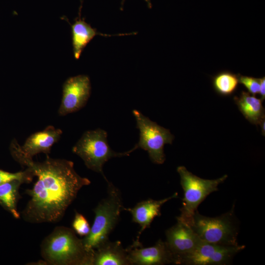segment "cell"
Segmentation results:
<instances>
[{"label":"cell","instance_id":"cell-1","mask_svg":"<svg viewBox=\"0 0 265 265\" xmlns=\"http://www.w3.org/2000/svg\"><path fill=\"white\" fill-rule=\"evenodd\" d=\"M10 149L15 160L37 177L33 187L26 191L30 197L22 212L26 221L40 223L59 221L80 190L91 183L76 172L70 160L47 157L43 161H34L22 152L16 141H13Z\"/></svg>","mask_w":265,"mask_h":265},{"label":"cell","instance_id":"cell-14","mask_svg":"<svg viewBox=\"0 0 265 265\" xmlns=\"http://www.w3.org/2000/svg\"><path fill=\"white\" fill-rule=\"evenodd\" d=\"M92 265H131L120 241L105 242L93 251Z\"/></svg>","mask_w":265,"mask_h":265},{"label":"cell","instance_id":"cell-10","mask_svg":"<svg viewBox=\"0 0 265 265\" xmlns=\"http://www.w3.org/2000/svg\"><path fill=\"white\" fill-rule=\"evenodd\" d=\"M177 223L165 232V243L173 255L175 265L180 258L193 251L202 241L188 224L177 219Z\"/></svg>","mask_w":265,"mask_h":265},{"label":"cell","instance_id":"cell-18","mask_svg":"<svg viewBox=\"0 0 265 265\" xmlns=\"http://www.w3.org/2000/svg\"><path fill=\"white\" fill-rule=\"evenodd\" d=\"M239 82V74L229 71L219 72L212 78V84L215 92L221 96H229L237 90Z\"/></svg>","mask_w":265,"mask_h":265},{"label":"cell","instance_id":"cell-19","mask_svg":"<svg viewBox=\"0 0 265 265\" xmlns=\"http://www.w3.org/2000/svg\"><path fill=\"white\" fill-rule=\"evenodd\" d=\"M33 175L27 170L16 173H10L0 170V185L14 180H19L23 183L31 181Z\"/></svg>","mask_w":265,"mask_h":265},{"label":"cell","instance_id":"cell-13","mask_svg":"<svg viewBox=\"0 0 265 265\" xmlns=\"http://www.w3.org/2000/svg\"><path fill=\"white\" fill-rule=\"evenodd\" d=\"M62 131L50 126L43 131L30 135L24 145L20 146L22 152L27 157H32L41 153H49L52 146L60 138Z\"/></svg>","mask_w":265,"mask_h":265},{"label":"cell","instance_id":"cell-17","mask_svg":"<svg viewBox=\"0 0 265 265\" xmlns=\"http://www.w3.org/2000/svg\"><path fill=\"white\" fill-rule=\"evenodd\" d=\"M23 183L21 181L14 180L0 185V205L17 219L20 217L17 204L19 189Z\"/></svg>","mask_w":265,"mask_h":265},{"label":"cell","instance_id":"cell-2","mask_svg":"<svg viewBox=\"0 0 265 265\" xmlns=\"http://www.w3.org/2000/svg\"><path fill=\"white\" fill-rule=\"evenodd\" d=\"M41 254L45 262L55 265H92L93 252L85 249L75 231L57 227L43 241Z\"/></svg>","mask_w":265,"mask_h":265},{"label":"cell","instance_id":"cell-4","mask_svg":"<svg viewBox=\"0 0 265 265\" xmlns=\"http://www.w3.org/2000/svg\"><path fill=\"white\" fill-rule=\"evenodd\" d=\"M136 149L134 147L125 152H114L108 144L107 132L97 129L84 132L72 151L83 160L88 169L101 174L107 182L103 170L104 164L111 158L129 156Z\"/></svg>","mask_w":265,"mask_h":265},{"label":"cell","instance_id":"cell-16","mask_svg":"<svg viewBox=\"0 0 265 265\" xmlns=\"http://www.w3.org/2000/svg\"><path fill=\"white\" fill-rule=\"evenodd\" d=\"M71 27L73 53L74 57L77 59L80 58L83 50L86 45L97 35L112 36L132 34V33H127L113 35L99 33L96 29L93 28L87 23L84 21V19H81L80 17L71 25Z\"/></svg>","mask_w":265,"mask_h":265},{"label":"cell","instance_id":"cell-20","mask_svg":"<svg viewBox=\"0 0 265 265\" xmlns=\"http://www.w3.org/2000/svg\"><path fill=\"white\" fill-rule=\"evenodd\" d=\"M73 230L79 236L86 237L91 229L86 218L81 213L76 212L72 223Z\"/></svg>","mask_w":265,"mask_h":265},{"label":"cell","instance_id":"cell-23","mask_svg":"<svg viewBox=\"0 0 265 265\" xmlns=\"http://www.w3.org/2000/svg\"><path fill=\"white\" fill-rule=\"evenodd\" d=\"M259 125H260V126L261 127V130H262V134L264 136H265V118L263 119L261 121V122H260Z\"/></svg>","mask_w":265,"mask_h":265},{"label":"cell","instance_id":"cell-11","mask_svg":"<svg viewBox=\"0 0 265 265\" xmlns=\"http://www.w3.org/2000/svg\"><path fill=\"white\" fill-rule=\"evenodd\" d=\"M131 265L175 264V258L165 241L159 239L154 245L143 247L132 243L126 248Z\"/></svg>","mask_w":265,"mask_h":265},{"label":"cell","instance_id":"cell-7","mask_svg":"<svg viewBox=\"0 0 265 265\" xmlns=\"http://www.w3.org/2000/svg\"><path fill=\"white\" fill-rule=\"evenodd\" d=\"M136 121L137 128L140 131L138 142L134 146L148 152L151 161L155 163L162 164L165 160L164 146L171 144L174 136L169 130L165 129L136 110H133Z\"/></svg>","mask_w":265,"mask_h":265},{"label":"cell","instance_id":"cell-8","mask_svg":"<svg viewBox=\"0 0 265 265\" xmlns=\"http://www.w3.org/2000/svg\"><path fill=\"white\" fill-rule=\"evenodd\" d=\"M244 248V245H222L202 241L193 251L181 257L178 265H227Z\"/></svg>","mask_w":265,"mask_h":265},{"label":"cell","instance_id":"cell-3","mask_svg":"<svg viewBox=\"0 0 265 265\" xmlns=\"http://www.w3.org/2000/svg\"><path fill=\"white\" fill-rule=\"evenodd\" d=\"M107 195L94 209V220L89 234L82 239L87 251L93 252L109 240V237L117 225L121 212L124 211L121 192L107 181Z\"/></svg>","mask_w":265,"mask_h":265},{"label":"cell","instance_id":"cell-15","mask_svg":"<svg viewBox=\"0 0 265 265\" xmlns=\"http://www.w3.org/2000/svg\"><path fill=\"white\" fill-rule=\"evenodd\" d=\"M234 100L239 110L251 124L257 126L265 118L263 101L261 98L242 91L238 96L234 97Z\"/></svg>","mask_w":265,"mask_h":265},{"label":"cell","instance_id":"cell-21","mask_svg":"<svg viewBox=\"0 0 265 265\" xmlns=\"http://www.w3.org/2000/svg\"><path fill=\"white\" fill-rule=\"evenodd\" d=\"M239 82L242 84L251 94L255 96L260 93V80L252 77L239 74Z\"/></svg>","mask_w":265,"mask_h":265},{"label":"cell","instance_id":"cell-12","mask_svg":"<svg viewBox=\"0 0 265 265\" xmlns=\"http://www.w3.org/2000/svg\"><path fill=\"white\" fill-rule=\"evenodd\" d=\"M178 197V193L159 200L148 199L137 203L132 208H124V211L129 212L132 215V221L140 226L138 235L133 243L139 244V238L142 233L149 228L154 219L161 215V206L167 201Z\"/></svg>","mask_w":265,"mask_h":265},{"label":"cell","instance_id":"cell-9","mask_svg":"<svg viewBox=\"0 0 265 265\" xmlns=\"http://www.w3.org/2000/svg\"><path fill=\"white\" fill-rule=\"evenodd\" d=\"M91 92L88 76L80 75L68 79L63 85V94L58 113L60 115L75 112L86 104Z\"/></svg>","mask_w":265,"mask_h":265},{"label":"cell","instance_id":"cell-22","mask_svg":"<svg viewBox=\"0 0 265 265\" xmlns=\"http://www.w3.org/2000/svg\"><path fill=\"white\" fill-rule=\"evenodd\" d=\"M260 89L259 94L261 95V99L264 101L265 99V77L260 78Z\"/></svg>","mask_w":265,"mask_h":265},{"label":"cell","instance_id":"cell-5","mask_svg":"<svg viewBox=\"0 0 265 265\" xmlns=\"http://www.w3.org/2000/svg\"><path fill=\"white\" fill-rule=\"evenodd\" d=\"M233 214V209L220 216L210 217L200 214L197 210L191 218L183 222L190 225L202 241L222 245H238V231Z\"/></svg>","mask_w":265,"mask_h":265},{"label":"cell","instance_id":"cell-24","mask_svg":"<svg viewBox=\"0 0 265 265\" xmlns=\"http://www.w3.org/2000/svg\"><path fill=\"white\" fill-rule=\"evenodd\" d=\"M125 0H122V4H121V6L122 7L123 6V3L124 2ZM148 3V4H149V5H151V4H150V2L149 0H145Z\"/></svg>","mask_w":265,"mask_h":265},{"label":"cell","instance_id":"cell-6","mask_svg":"<svg viewBox=\"0 0 265 265\" xmlns=\"http://www.w3.org/2000/svg\"><path fill=\"white\" fill-rule=\"evenodd\" d=\"M180 183L184 191L181 214L177 219L184 222L192 217L200 203L211 193L218 190V186L224 182L228 176L214 179H202L188 171L183 166L177 167Z\"/></svg>","mask_w":265,"mask_h":265}]
</instances>
